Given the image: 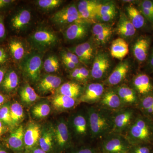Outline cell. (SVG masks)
<instances>
[{
	"label": "cell",
	"mask_w": 153,
	"mask_h": 153,
	"mask_svg": "<svg viewBox=\"0 0 153 153\" xmlns=\"http://www.w3.org/2000/svg\"><path fill=\"white\" fill-rule=\"evenodd\" d=\"M74 54L78 57L79 61L87 63L93 56V49L88 42L79 44L73 49Z\"/></svg>",
	"instance_id": "obj_24"
},
{
	"label": "cell",
	"mask_w": 153,
	"mask_h": 153,
	"mask_svg": "<svg viewBox=\"0 0 153 153\" xmlns=\"http://www.w3.org/2000/svg\"><path fill=\"white\" fill-rule=\"evenodd\" d=\"M117 93L123 104H133L136 102L137 97L135 92L126 85L119 87Z\"/></svg>",
	"instance_id": "obj_25"
},
{
	"label": "cell",
	"mask_w": 153,
	"mask_h": 153,
	"mask_svg": "<svg viewBox=\"0 0 153 153\" xmlns=\"http://www.w3.org/2000/svg\"><path fill=\"white\" fill-rule=\"evenodd\" d=\"M24 128L22 126L11 133L8 139L9 147L16 153H25Z\"/></svg>",
	"instance_id": "obj_12"
},
{
	"label": "cell",
	"mask_w": 153,
	"mask_h": 153,
	"mask_svg": "<svg viewBox=\"0 0 153 153\" xmlns=\"http://www.w3.org/2000/svg\"><path fill=\"white\" fill-rule=\"evenodd\" d=\"M64 153H101L98 147L91 145L72 146Z\"/></svg>",
	"instance_id": "obj_33"
},
{
	"label": "cell",
	"mask_w": 153,
	"mask_h": 153,
	"mask_svg": "<svg viewBox=\"0 0 153 153\" xmlns=\"http://www.w3.org/2000/svg\"><path fill=\"white\" fill-rule=\"evenodd\" d=\"M109 67V59L107 56L103 53L98 54L93 62L91 73V76L95 79L102 78Z\"/></svg>",
	"instance_id": "obj_11"
},
{
	"label": "cell",
	"mask_w": 153,
	"mask_h": 153,
	"mask_svg": "<svg viewBox=\"0 0 153 153\" xmlns=\"http://www.w3.org/2000/svg\"><path fill=\"white\" fill-rule=\"evenodd\" d=\"M131 145L147 144L153 137V128L149 122L145 118H135L124 134Z\"/></svg>",
	"instance_id": "obj_2"
},
{
	"label": "cell",
	"mask_w": 153,
	"mask_h": 153,
	"mask_svg": "<svg viewBox=\"0 0 153 153\" xmlns=\"http://www.w3.org/2000/svg\"><path fill=\"white\" fill-rule=\"evenodd\" d=\"M9 48L11 55L15 60H21L25 55V47L22 42L19 40H12L9 44Z\"/></svg>",
	"instance_id": "obj_30"
},
{
	"label": "cell",
	"mask_w": 153,
	"mask_h": 153,
	"mask_svg": "<svg viewBox=\"0 0 153 153\" xmlns=\"http://www.w3.org/2000/svg\"><path fill=\"white\" fill-rule=\"evenodd\" d=\"M14 1L13 0H0V8L9 5Z\"/></svg>",
	"instance_id": "obj_52"
},
{
	"label": "cell",
	"mask_w": 153,
	"mask_h": 153,
	"mask_svg": "<svg viewBox=\"0 0 153 153\" xmlns=\"http://www.w3.org/2000/svg\"><path fill=\"white\" fill-rule=\"evenodd\" d=\"M5 35V27L2 18L0 17V40L4 38Z\"/></svg>",
	"instance_id": "obj_49"
},
{
	"label": "cell",
	"mask_w": 153,
	"mask_h": 153,
	"mask_svg": "<svg viewBox=\"0 0 153 153\" xmlns=\"http://www.w3.org/2000/svg\"><path fill=\"white\" fill-rule=\"evenodd\" d=\"M111 30V28L108 25L105 24L98 23L93 26L92 33L94 37H96L103 34V33Z\"/></svg>",
	"instance_id": "obj_42"
},
{
	"label": "cell",
	"mask_w": 153,
	"mask_h": 153,
	"mask_svg": "<svg viewBox=\"0 0 153 153\" xmlns=\"http://www.w3.org/2000/svg\"><path fill=\"white\" fill-rule=\"evenodd\" d=\"M5 71L4 68H0V84L2 83L5 76Z\"/></svg>",
	"instance_id": "obj_54"
},
{
	"label": "cell",
	"mask_w": 153,
	"mask_h": 153,
	"mask_svg": "<svg viewBox=\"0 0 153 153\" xmlns=\"http://www.w3.org/2000/svg\"><path fill=\"white\" fill-rule=\"evenodd\" d=\"M149 63L150 66L153 67V49L152 51V53H151L150 57Z\"/></svg>",
	"instance_id": "obj_56"
},
{
	"label": "cell",
	"mask_w": 153,
	"mask_h": 153,
	"mask_svg": "<svg viewBox=\"0 0 153 153\" xmlns=\"http://www.w3.org/2000/svg\"><path fill=\"white\" fill-rule=\"evenodd\" d=\"M62 82L60 77L56 75H48L44 76L38 84V89L43 93L54 91L60 87Z\"/></svg>",
	"instance_id": "obj_17"
},
{
	"label": "cell",
	"mask_w": 153,
	"mask_h": 153,
	"mask_svg": "<svg viewBox=\"0 0 153 153\" xmlns=\"http://www.w3.org/2000/svg\"><path fill=\"white\" fill-rule=\"evenodd\" d=\"M45 71L49 73L57 71L59 68V62L55 55H51L47 57L44 63Z\"/></svg>",
	"instance_id": "obj_35"
},
{
	"label": "cell",
	"mask_w": 153,
	"mask_h": 153,
	"mask_svg": "<svg viewBox=\"0 0 153 153\" xmlns=\"http://www.w3.org/2000/svg\"><path fill=\"white\" fill-rule=\"evenodd\" d=\"M79 68H74L73 71L71 72V76L72 78L77 79L79 78Z\"/></svg>",
	"instance_id": "obj_51"
},
{
	"label": "cell",
	"mask_w": 153,
	"mask_h": 153,
	"mask_svg": "<svg viewBox=\"0 0 153 153\" xmlns=\"http://www.w3.org/2000/svg\"><path fill=\"white\" fill-rule=\"evenodd\" d=\"M28 153H47L39 146L34 148Z\"/></svg>",
	"instance_id": "obj_53"
},
{
	"label": "cell",
	"mask_w": 153,
	"mask_h": 153,
	"mask_svg": "<svg viewBox=\"0 0 153 153\" xmlns=\"http://www.w3.org/2000/svg\"><path fill=\"white\" fill-rule=\"evenodd\" d=\"M51 111L50 107L47 103H40L35 105L32 110V113L36 117L41 118L49 115Z\"/></svg>",
	"instance_id": "obj_36"
},
{
	"label": "cell",
	"mask_w": 153,
	"mask_h": 153,
	"mask_svg": "<svg viewBox=\"0 0 153 153\" xmlns=\"http://www.w3.org/2000/svg\"><path fill=\"white\" fill-rule=\"evenodd\" d=\"M33 43L41 49H46L54 46L57 43V36L55 33L47 29H40L32 36Z\"/></svg>",
	"instance_id": "obj_9"
},
{
	"label": "cell",
	"mask_w": 153,
	"mask_h": 153,
	"mask_svg": "<svg viewBox=\"0 0 153 153\" xmlns=\"http://www.w3.org/2000/svg\"><path fill=\"white\" fill-rule=\"evenodd\" d=\"M128 45L122 38H118L113 41L111 47V55L118 59H123L128 53Z\"/></svg>",
	"instance_id": "obj_18"
},
{
	"label": "cell",
	"mask_w": 153,
	"mask_h": 153,
	"mask_svg": "<svg viewBox=\"0 0 153 153\" xmlns=\"http://www.w3.org/2000/svg\"><path fill=\"white\" fill-rule=\"evenodd\" d=\"M19 81V77L17 73L13 70L9 71L5 75L2 82L3 88L6 91H12L17 87Z\"/></svg>",
	"instance_id": "obj_29"
},
{
	"label": "cell",
	"mask_w": 153,
	"mask_h": 153,
	"mask_svg": "<svg viewBox=\"0 0 153 153\" xmlns=\"http://www.w3.org/2000/svg\"><path fill=\"white\" fill-rule=\"evenodd\" d=\"M20 96L22 101L26 103L34 102L40 97L34 88L29 85H25L22 88Z\"/></svg>",
	"instance_id": "obj_31"
},
{
	"label": "cell",
	"mask_w": 153,
	"mask_h": 153,
	"mask_svg": "<svg viewBox=\"0 0 153 153\" xmlns=\"http://www.w3.org/2000/svg\"><path fill=\"white\" fill-rule=\"evenodd\" d=\"M135 117L132 108L129 107L118 110L113 113L112 132L124 134Z\"/></svg>",
	"instance_id": "obj_5"
},
{
	"label": "cell",
	"mask_w": 153,
	"mask_h": 153,
	"mask_svg": "<svg viewBox=\"0 0 153 153\" xmlns=\"http://www.w3.org/2000/svg\"><path fill=\"white\" fill-rule=\"evenodd\" d=\"M128 153H153L152 148L148 144L131 145Z\"/></svg>",
	"instance_id": "obj_40"
},
{
	"label": "cell",
	"mask_w": 153,
	"mask_h": 153,
	"mask_svg": "<svg viewBox=\"0 0 153 153\" xmlns=\"http://www.w3.org/2000/svg\"><path fill=\"white\" fill-rule=\"evenodd\" d=\"M10 112L12 125L19 123L24 117V109L19 102L13 103L10 107Z\"/></svg>",
	"instance_id": "obj_32"
},
{
	"label": "cell",
	"mask_w": 153,
	"mask_h": 153,
	"mask_svg": "<svg viewBox=\"0 0 153 153\" xmlns=\"http://www.w3.org/2000/svg\"><path fill=\"white\" fill-rule=\"evenodd\" d=\"M75 98L60 94L56 95L52 100L53 105L59 109H70L75 105Z\"/></svg>",
	"instance_id": "obj_26"
},
{
	"label": "cell",
	"mask_w": 153,
	"mask_h": 153,
	"mask_svg": "<svg viewBox=\"0 0 153 153\" xmlns=\"http://www.w3.org/2000/svg\"><path fill=\"white\" fill-rule=\"evenodd\" d=\"M5 101V98L4 96L0 94V107L4 104Z\"/></svg>",
	"instance_id": "obj_55"
},
{
	"label": "cell",
	"mask_w": 153,
	"mask_h": 153,
	"mask_svg": "<svg viewBox=\"0 0 153 153\" xmlns=\"http://www.w3.org/2000/svg\"><path fill=\"white\" fill-rule=\"evenodd\" d=\"M0 120L8 125H12L10 108L7 105H4L0 108Z\"/></svg>",
	"instance_id": "obj_41"
},
{
	"label": "cell",
	"mask_w": 153,
	"mask_h": 153,
	"mask_svg": "<svg viewBox=\"0 0 153 153\" xmlns=\"http://www.w3.org/2000/svg\"><path fill=\"white\" fill-rule=\"evenodd\" d=\"M38 6L44 10H52L62 4L60 0H39L37 1Z\"/></svg>",
	"instance_id": "obj_37"
},
{
	"label": "cell",
	"mask_w": 153,
	"mask_h": 153,
	"mask_svg": "<svg viewBox=\"0 0 153 153\" xmlns=\"http://www.w3.org/2000/svg\"><path fill=\"white\" fill-rule=\"evenodd\" d=\"M2 123V122L0 120V136L1 135L4 131V127Z\"/></svg>",
	"instance_id": "obj_57"
},
{
	"label": "cell",
	"mask_w": 153,
	"mask_h": 153,
	"mask_svg": "<svg viewBox=\"0 0 153 153\" xmlns=\"http://www.w3.org/2000/svg\"><path fill=\"white\" fill-rule=\"evenodd\" d=\"M31 19V12L27 10H22L12 18L11 26L14 30L20 31L30 23Z\"/></svg>",
	"instance_id": "obj_19"
},
{
	"label": "cell",
	"mask_w": 153,
	"mask_h": 153,
	"mask_svg": "<svg viewBox=\"0 0 153 153\" xmlns=\"http://www.w3.org/2000/svg\"><path fill=\"white\" fill-rule=\"evenodd\" d=\"M90 137L93 140H101L112 132V111L102 106H91L87 111Z\"/></svg>",
	"instance_id": "obj_1"
},
{
	"label": "cell",
	"mask_w": 153,
	"mask_h": 153,
	"mask_svg": "<svg viewBox=\"0 0 153 153\" xmlns=\"http://www.w3.org/2000/svg\"><path fill=\"white\" fill-rule=\"evenodd\" d=\"M42 66V57L38 54L27 56L23 61L22 68L26 76L33 82L40 79Z\"/></svg>",
	"instance_id": "obj_6"
},
{
	"label": "cell",
	"mask_w": 153,
	"mask_h": 153,
	"mask_svg": "<svg viewBox=\"0 0 153 153\" xmlns=\"http://www.w3.org/2000/svg\"><path fill=\"white\" fill-rule=\"evenodd\" d=\"M141 8L147 9L153 12V1L149 0H145L141 3Z\"/></svg>",
	"instance_id": "obj_47"
},
{
	"label": "cell",
	"mask_w": 153,
	"mask_h": 153,
	"mask_svg": "<svg viewBox=\"0 0 153 153\" xmlns=\"http://www.w3.org/2000/svg\"><path fill=\"white\" fill-rule=\"evenodd\" d=\"M150 47V41L147 38H141L137 40L134 46L133 53L136 58L140 62L146 59Z\"/></svg>",
	"instance_id": "obj_20"
},
{
	"label": "cell",
	"mask_w": 153,
	"mask_h": 153,
	"mask_svg": "<svg viewBox=\"0 0 153 153\" xmlns=\"http://www.w3.org/2000/svg\"><path fill=\"white\" fill-rule=\"evenodd\" d=\"M63 63L68 68L73 69L76 67V65L73 63L71 60L66 59V58H62Z\"/></svg>",
	"instance_id": "obj_50"
},
{
	"label": "cell",
	"mask_w": 153,
	"mask_h": 153,
	"mask_svg": "<svg viewBox=\"0 0 153 153\" xmlns=\"http://www.w3.org/2000/svg\"><path fill=\"white\" fill-rule=\"evenodd\" d=\"M41 135L40 126L37 124H30L24 134L25 153H28L38 146Z\"/></svg>",
	"instance_id": "obj_10"
},
{
	"label": "cell",
	"mask_w": 153,
	"mask_h": 153,
	"mask_svg": "<svg viewBox=\"0 0 153 153\" xmlns=\"http://www.w3.org/2000/svg\"><path fill=\"white\" fill-rule=\"evenodd\" d=\"M141 105L145 112L153 116V95L149 94L146 96L142 100Z\"/></svg>",
	"instance_id": "obj_38"
},
{
	"label": "cell",
	"mask_w": 153,
	"mask_h": 153,
	"mask_svg": "<svg viewBox=\"0 0 153 153\" xmlns=\"http://www.w3.org/2000/svg\"><path fill=\"white\" fill-rule=\"evenodd\" d=\"M87 28L82 22H77L69 25L65 31V38L69 41L82 39L87 34Z\"/></svg>",
	"instance_id": "obj_15"
},
{
	"label": "cell",
	"mask_w": 153,
	"mask_h": 153,
	"mask_svg": "<svg viewBox=\"0 0 153 153\" xmlns=\"http://www.w3.org/2000/svg\"><path fill=\"white\" fill-rule=\"evenodd\" d=\"M116 15L115 10L111 11L109 13H108L104 16H102L99 18L101 21L104 22H107L111 21L114 18Z\"/></svg>",
	"instance_id": "obj_45"
},
{
	"label": "cell",
	"mask_w": 153,
	"mask_h": 153,
	"mask_svg": "<svg viewBox=\"0 0 153 153\" xmlns=\"http://www.w3.org/2000/svg\"><path fill=\"white\" fill-rule=\"evenodd\" d=\"M129 64L126 61L122 62L117 66L107 79L108 85H115L120 83L128 73Z\"/></svg>",
	"instance_id": "obj_16"
},
{
	"label": "cell",
	"mask_w": 153,
	"mask_h": 153,
	"mask_svg": "<svg viewBox=\"0 0 153 153\" xmlns=\"http://www.w3.org/2000/svg\"><path fill=\"white\" fill-rule=\"evenodd\" d=\"M133 84L137 91L141 94H147L153 89L150 79L146 74L137 75L134 79Z\"/></svg>",
	"instance_id": "obj_23"
},
{
	"label": "cell",
	"mask_w": 153,
	"mask_h": 153,
	"mask_svg": "<svg viewBox=\"0 0 153 153\" xmlns=\"http://www.w3.org/2000/svg\"><path fill=\"white\" fill-rule=\"evenodd\" d=\"M38 146L47 153H56L54 134L51 130H46L41 133Z\"/></svg>",
	"instance_id": "obj_21"
},
{
	"label": "cell",
	"mask_w": 153,
	"mask_h": 153,
	"mask_svg": "<svg viewBox=\"0 0 153 153\" xmlns=\"http://www.w3.org/2000/svg\"><path fill=\"white\" fill-rule=\"evenodd\" d=\"M100 104L102 107L111 111L121 109L124 105L117 93L113 91H107L102 96Z\"/></svg>",
	"instance_id": "obj_14"
},
{
	"label": "cell",
	"mask_w": 153,
	"mask_h": 153,
	"mask_svg": "<svg viewBox=\"0 0 153 153\" xmlns=\"http://www.w3.org/2000/svg\"><path fill=\"white\" fill-rule=\"evenodd\" d=\"M7 55L4 49L0 48V65L5 63L7 60Z\"/></svg>",
	"instance_id": "obj_48"
},
{
	"label": "cell",
	"mask_w": 153,
	"mask_h": 153,
	"mask_svg": "<svg viewBox=\"0 0 153 153\" xmlns=\"http://www.w3.org/2000/svg\"><path fill=\"white\" fill-rule=\"evenodd\" d=\"M104 92V86L99 83L90 84L86 88L85 92L81 97V100L84 102H96L100 100Z\"/></svg>",
	"instance_id": "obj_13"
},
{
	"label": "cell",
	"mask_w": 153,
	"mask_h": 153,
	"mask_svg": "<svg viewBox=\"0 0 153 153\" xmlns=\"http://www.w3.org/2000/svg\"><path fill=\"white\" fill-rule=\"evenodd\" d=\"M128 19L136 29L142 27L145 24V18L140 11L133 6L126 8Z\"/></svg>",
	"instance_id": "obj_28"
},
{
	"label": "cell",
	"mask_w": 153,
	"mask_h": 153,
	"mask_svg": "<svg viewBox=\"0 0 153 153\" xmlns=\"http://www.w3.org/2000/svg\"><path fill=\"white\" fill-rule=\"evenodd\" d=\"M136 29L129 19L125 15L122 14L117 26V33L123 37H130L135 34Z\"/></svg>",
	"instance_id": "obj_22"
},
{
	"label": "cell",
	"mask_w": 153,
	"mask_h": 153,
	"mask_svg": "<svg viewBox=\"0 0 153 153\" xmlns=\"http://www.w3.org/2000/svg\"><path fill=\"white\" fill-rule=\"evenodd\" d=\"M89 74V71L87 68L84 67L79 68V74L78 80H85L87 79Z\"/></svg>",
	"instance_id": "obj_46"
},
{
	"label": "cell",
	"mask_w": 153,
	"mask_h": 153,
	"mask_svg": "<svg viewBox=\"0 0 153 153\" xmlns=\"http://www.w3.org/2000/svg\"><path fill=\"white\" fill-rule=\"evenodd\" d=\"M114 10H115V7L112 3L108 2L105 4L98 3L94 9L95 18L96 17L99 19L100 17Z\"/></svg>",
	"instance_id": "obj_34"
},
{
	"label": "cell",
	"mask_w": 153,
	"mask_h": 153,
	"mask_svg": "<svg viewBox=\"0 0 153 153\" xmlns=\"http://www.w3.org/2000/svg\"><path fill=\"white\" fill-rule=\"evenodd\" d=\"M52 22L58 25H71L77 22H82L76 6L70 5L57 11L52 16Z\"/></svg>",
	"instance_id": "obj_7"
},
{
	"label": "cell",
	"mask_w": 153,
	"mask_h": 153,
	"mask_svg": "<svg viewBox=\"0 0 153 153\" xmlns=\"http://www.w3.org/2000/svg\"><path fill=\"white\" fill-rule=\"evenodd\" d=\"M53 134L56 153H64L73 146L68 124L64 120L58 122Z\"/></svg>",
	"instance_id": "obj_4"
},
{
	"label": "cell",
	"mask_w": 153,
	"mask_h": 153,
	"mask_svg": "<svg viewBox=\"0 0 153 153\" xmlns=\"http://www.w3.org/2000/svg\"><path fill=\"white\" fill-rule=\"evenodd\" d=\"M112 34V30L108 31L103 34L95 37L96 40L101 44H104L108 41Z\"/></svg>",
	"instance_id": "obj_43"
},
{
	"label": "cell",
	"mask_w": 153,
	"mask_h": 153,
	"mask_svg": "<svg viewBox=\"0 0 153 153\" xmlns=\"http://www.w3.org/2000/svg\"><path fill=\"white\" fill-rule=\"evenodd\" d=\"M98 3L97 1L91 0L81 1L78 4L77 10L79 13L92 10L95 8Z\"/></svg>",
	"instance_id": "obj_39"
},
{
	"label": "cell",
	"mask_w": 153,
	"mask_h": 153,
	"mask_svg": "<svg viewBox=\"0 0 153 153\" xmlns=\"http://www.w3.org/2000/svg\"><path fill=\"white\" fill-rule=\"evenodd\" d=\"M140 12L144 18L147 19L149 21L153 23V12L143 8H141Z\"/></svg>",
	"instance_id": "obj_44"
},
{
	"label": "cell",
	"mask_w": 153,
	"mask_h": 153,
	"mask_svg": "<svg viewBox=\"0 0 153 153\" xmlns=\"http://www.w3.org/2000/svg\"><path fill=\"white\" fill-rule=\"evenodd\" d=\"M81 86L73 82H67L63 83L59 88V94L75 98L81 92Z\"/></svg>",
	"instance_id": "obj_27"
},
{
	"label": "cell",
	"mask_w": 153,
	"mask_h": 153,
	"mask_svg": "<svg viewBox=\"0 0 153 153\" xmlns=\"http://www.w3.org/2000/svg\"><path fill=\"white\" fill-rule=\"evenodd\" d=\"M0 153H9L7 152L4 149H3L2 148H0Z\"/></svg>",
	"instance_id": "obj_58"
},
{
	"label": "cell",
	"mask_w": 153,
	"mask_h": 153,
	"mask_svg": "<svg viewBox=\"0 0 153 153\" xmlns=\"http://www.w3.org/2000/svg\"><path fill=\"white\" fill-rule=\"evenodd\" d=\"M68 125L77 138L82 139L87 135L90 136L87 112L85 114L78 112L73 115Z\"/></svg>",
	"instance_id": "obj_8"
},
{
	"label": "cell",
	"mask_w": 153,
	"mask_h": 153,
	"mask_svg": "<svg viewBox=\"0 0 153 153\" xmlns=\"http://www.w3.org/2000/svg\"><path fill=\"white\" fill-rule=\"evenodd\" d=\"M131 145L122 134L111 132L100 140L101 153H128Z\"/></svg>",
	"instance_id": "obj_3"
}]
</instances>
